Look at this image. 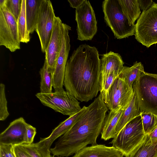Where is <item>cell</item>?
Listing matches in <instances>:
<instances>
[{"label": "cell", "instance_id": "obj_1", "mask_svg": "<svg viewBox=\"0 0 157 157\" xmlns=\"http://www.w3.org/2000/svg\"><path fill=\"white\" fill-rule=\"evenodd\" d=\"M101 60L94 46L80 45L74 50L65 67L66 91L81 102H88L100 91Z\"/></svg>", "mask_w": 157, "mask_h": 157}, {"label": "cell", "instance_id": "obj_2", "mask_svg": "<svg viewBox=\"0 0 157 157\" xmlns=\"http://www.w3.org/2000/svg\"><path fill=\"white\" fill-rule=\"evenodd\" d=\"M108 108L101 94L87 108L72 128L60 136L50 148L53 156L68 157L89 144L95 145Z\"/></svg>", "mask_w": 157, "mask_h": 157}, {"label": "cell", "instance_id": "obj_3", "mask_svg": "<svg viewBox=\"0 0 157 157\" xmlns=\"http://www.w3.org/2000/svg\"><path fill=\"white\" fill-rule=\"evenodd\" d=\"M132 87L140 113L157 116V74L144 71L133 82Z\"/></svg>", "mask_w": 157, "mask_h": 157}, {"label": "cell", "instance_id": "obj_4", "mask_svg": "<svg viewBox=\"0 0 157 157\" xmlns=\"http://www.w3.org/2000/svg\"><path fill=\"white\" fill-rule=\"evenodd\" d=\"M146 135L140 114L128 123L110 143L126 156L144 141Z\"/></svg>", "mask_w": 157, "mask_h": 157}, {"label": "cell", "instance_id": "obj_5", "mask_svg": "<svg viewBox=\"0 0 157 157\" xmlns=\"http://www.w3.org/2000/svg\"><path fill=\"white\" fill-rule=\"evenodd\" d=\"M102 6L105 22L115 38L121 39L134 34L135 25H129L118 0H104Z\"/></svg>", "mask_w": 157, "mask_h": 157}, {"label": "cell", "instance_id": "obj_6", "mask_svg": "<svg viewBox=\"0 0 157 157\" xmlns=\"http://www.w3.org/2000/svg\"><path fill=\"white\" fill-rule=\"evenodd\" d=\"M134 35L139 42L148 48L157 43V4L143 11L135 24Z\"/></svg>", "mask_w": 157, "mask_h": 157}, {"label": "cell", "instance_id": "obj_7", "mask_svg": "<svg viewBox=\"0 0 157 157\" xmlns=\"http://www.w3.org/2000/svg\"><path fill=\"white\" fill-rule=\"evenodd\" d=\"M36 96L44 105L64 115L71 116L82 109L78 100L64 89L49 94L38 93Z\"/></svg>", "mask_w": 157, "mask_h": 157}, {"label": "cell", "instance_id": "obj_8", "mask_svg": "<svg viewBox=\"0 0 157 157\" xmlns=\"http://www.w3.org/2000/svg\"><path fill=\"white\" fill-rule=\"evenodd\" d=\"M78 39L91 40L97 31V21L94 10L88 0H84L75 9Z\"/></svg>", "mask_w": 157, "mask_h": 157}, {"label": "cell", "instance_id": "obj_9", "mask_svg": "<svg viewBox=\"0 0 157 157\" xmlns=\"http://www.w3.org/2000/svg\"><path fill=\"white\" fill-rule=\"evenodd\" d=\"M20 42L15 18L5 6L0 7V45L14 52Z\"/></svg>", "mask_w": 157, "mask_h": 157}, {"label": "cell", "instance_id": "obj_10", "mask_svg": "<svg viewBox=\"0 0 157 157\" xmlns=\"http://www.w3.org/2000/svg\"><path fill=\"white\" fill-rule=\"evenodd\" d=\"M134 95L132 87L125 78L118 76L113 81L108 91L105 103L110 111L116 112L125 109Z\"/></svg>", "mask_w": 157, "mask_h": 157}, {"label": "cell", "instance_id": "obj_11", "mask_svg": "<svg viewBox=\"0 0 157 157\" xmlns=\"http://www.w3.org/2000/svg\"><path fill=\"white\" fill-rule=\"evenodd\" d=\"M55 16L49 0H42L36 31L40 40L42 52L45 53L52 35Z\"/></svg>", "mask_w": 157, "mask_h": 157}, {"label": "cell", "instance_id": "obj_12", "mask_svg": "<svg viewBox=\"0 0 157 157\" xmlns=\"http://www.w3.org/2000/svg\"><path fill=\"white\" fill-rule=\"evenodd\" d=\"M71 30L70 26L63 23L60 48L53 73V87L55 91L64 89L65 69L71 47L69 32Z\"/></svg>", "mask_w": 157, "mask_h": 157}, {"label": "cell", "instance_id": "obj_13", "mask_svg": "<svg viewBox=\"0 0 157 157\" xmlns=\"http://www.w3.org/2000/svg\"><path fill=\"white\" fill-rule=\"evenodd\" d=\"M87 108L84 106L77 113L69 117L61 122L52 131L48 137L41 138L38 142L35 143L37 149L43 155L50 156V147L54 141L64 134L76 123Z\"/></svg>", "mask_w": 157, "mask_h": 157}, {"label": "cell", "instance_id": "obj_14", "mask_svg": "<svg viewBox=\"0 0 157 157\" xmlns=\"http://www.w3.org/2000/svg\"><path fill=\"white\" fill-rule=\"evenodd\" d=\"M27 124L22 117L11 122L0 134V144L14 146L25 144Z\"/></svg>", "mask_w": 157, "mask_h": 157}, {"label": "cell", "instance_id": "obj_15", "mask_svg": "<svg viewBox=\"0 0 157 157\" xmlns=\"http://www.w3.org/2000/svg\"><path fill=\"white\" fill-rule=\"evenodd\" d=\"M62 23L60 18L56 16L51 39L45 52V59L47 61L49 69L52 73L60 48Z\"/></svg>", "mask_w": 157, "mask_h": 157}, {"label": "cell", "instance_id": "obj_16", "mask_svg": "<svg viewBox=\"0 0 157 157\" xmlns=\"http://www.w3.org/2000/svg\"><path fill=\"white\" fill-rule=\"evenodd\" d=\"M100 60V91L102 90L109 75L115 72L119 75L124 66V63L121 55L112 51L102 55Z\"/></svg>", "mask_w": 157, "mask_h": 157}, {"label": "cell", "instance_id": "obj_17", "mask_svg": "<svg viewBox=\"0 0 157 157\" xmlns=\"http://www.w3.org/2000/svg\"><path fill=\"white\" fill-rule=\"evenodd\" d=\"M122 153L115 147L103 144L91 145L81 150L72 157H124Z\"/></svg>", "mask_w": 157, "mask_h": 157}, {"label": "cell", "instance_id": "obj_18", "mask_svg": "<svg viewBox=\"0 0 157 157\" xmlns=\"http://www.w3.org/2000/svg\"><path fill=\"white\" fill-rule=\"evenodd\" d=\"M125 109H120L116 112L110 111L105 118L101 132V138L105 141L115 136L116 126Z\"/></svg>", "mask_w": 157, "mask_h": 157}, {"label": "cell", "instance_id": "obj_19", "mask_svg": "<svg viewBox=\"0 0 157 157\" xmlns=\"http://www.w3.org/2000/svg\"><path fill=\"white\" fill-rule=\"evenodd\" d=\"M125 157H157V140L151 141L147 134L144 141Z\"/></svg>", "mask_w": 157, "mask_h": 157}, {"label": "cell", "instance_id": "obj_20", "mask_svg": "<svg viewBox=\"0 0 157 157\" xmlns=\"http://www.w3.org/2000/svg\"><path fill=\"white\" fill-rule=\"evenodd\" d=\"M42 0H26V18L27 28L30 33L36 30Z\"/></svg>", "mask_w": 157, "mask_h": 157}, {"label": "cell", "instance_id": "obj_21", "mask_svg": "<svg viewBox=\"0 0 157 157\" xmlns=\"http://www.w3.org/2000/svg\"><path fill=\"white\" fill-rule=\"evenodd\" d=\"M118 0L122 13L127 19L129 25H135V21L140 16L141 12L138 0Z\"/></svg>", "mask_w": 157, "mask_h": 157}, {"label": "cell", "instance_id": "obj_22", "mask_svg": "<svg viewBox=\"0 0 157 157\" xmlns=\"http://www.w3.org/2000/svg\"><path fill=\"white\" fill-rule=\"evenodd\" d=\"M140 114V112L136 105V97L134 94L116 126L115 131V136L128 123Z\"/></svg>", "mask_w": 157, "mask_h": 157}, {"label": "cell", "instance_id": "obj_23", "mask_svg": "<svg viewBox=\"0 0 157 157\" xmlns=\"http://www.w3.org/2000/svg\"><path fill=\"white\" fill-rule=\"evenodd\" d=\"M144 72L141 63L136 61L131 67L124 66L119 76L125 78L129 86L132 87L133 82Z\"/></svg>", "mask_w": 157, "mask_h": 157}, {"label": "cell", "instance_id": "obj_24", "mask_svg": "<svg viewBox=\"0 0 157 157\" xmlns=\"http://www.w3.org/2000/svg\"><path fill=\"white\" fill-rule=\"evenodd\" d=\"M39 73L40 76V93L43 94L52 93L53 73L49 69L45 59Z\"/></svg>", "mask_w": 157, "mask_h": 157}, {"label": "cell", "instance_id": "obj_25", "mask_svg": "<svg viewBox=\"0 0 157 157\" xmlns=\"http://www.w3.org/2000/svg\"><path fill=\"white\" fill-rule=\"evenodd\" d=\"M26 4V0H22L21 10L17 23L20 41L27 43L30 41V33L27 28Z\"/></svg>", "mask_w": 157, "mask_h": 157}, {"label": "cell", "instance_id": "obj_26", "mask_svg": "<svg viewBox=\"0 0 157 157\" xmlns=\"http://www.w3.org/2000/svg\"><path fill=\"white\" fill-rule=\"evenodd\" d=\"M144 130L146 134L149 133L157 126V116L151 113H140Z\"/></svg>", "mask_w": 157, "mask_h": 157}, {"label": "cell", "instance_id": "obj_27", "mask_svg": "<svg viewBox=\"0 0 157 157\" xmlns=\"http://www.w3.org/2000/svg\"><path fill=\"white\" fill-rule=\"evenodd\" d=\"M9 115L7 107V101L5 92V86L3 83L0 84V120H5Z\"/></svg>", "mask_w": 157, "mask_h": 157}, {"label": "cell", "instance_id": "obj_28", "mask_svg": "<svg viewBox=\"0 0 157 157\" xmlns=\"http://www.w3.org/2000/svg\"><path fill=\"white\" fill-rule=\"evenodd\" d=\"M22 0H6L5 6L17 21L20 13Z\"/></svg>", "mask_w": 157, "mask_h": 157}, {"label": "cell", "instance_id": "obj_29", "mask_svg": "<svg viewBox=\"0 0 157 157\" xmlns=\"http://www.w3.org/2000/svg\"><path fill=\"white\" fill-rule=\"evenodd\" d=\"M115 72L110 73L108 76L102 90L100 91V94L105 103L106 101L109 90L115 79L119 76Z\"/></svg>", "mask_w": 157, "mask_h": 157}, {"label": "cell", "instance_id": "obj_30", "mask_svg": "<svg viewBox=\"0 0 157 157\" xmlns=\"http://www.w3.org/2000/svg\"><path fill=\"white\" fill-rule=\"evenodd\" d=\"M21 145L30 157H54L53 156L48 157L42 155L38 150L35 143L30 144H24Z\"/></svg>", "mask_w": 157, "mask_h": 157}, {"label": "cell", "instance_id": "obj_31", "mask_svg": "<svg viewBox=\"0 0 157 157\" xmlns=\"http://www.w3.org/2000/svg\"><path fill=\"white\" fill-rule=\"evenodd\" d=\"M0 157H16L13 146L0 144Z\"/></svg>", "mask_w": 157, "mask_h": 157}, {"label": "cell", "instance_id": "obj_32", "mask_svg": "<svg viewBox=\"0 0 157 157\" xmlns=\"http://www.w3.org/2000/svg\"><path fill=\"white\" fill-rule=\"evenodd\" d=\"M36 133V128L27 123L25 144H30L33 143Z\"/></svg>", "mask_w": 157, "mask_h": 157}, {"label": "cell", "instance_id": "obj_33", "mask_svg": "<svg viewBox=\"0 0 157 157\" xmlns=\"http://www.w3.org/2000/svg\"><path fill=\"white\" fill-rule=\"evenodd\" d=\"M13 148L16 157H30L21 145L13 146Z\"/></svg>", "mask_w": 157, "mask_h": 157}, {"label": "cell", "instance_id": "obj_34", "mask_svg": "<svg viewBox=\"0 0 157 157\" xmlns=\"http://www.w3.org/2000/svg\"><path fill=\"white\" fill-rule=\"evenodd\" d=\"M140 7L143 11H146L152 5L153 2L151 0H138Z\"/></svg>", "mask_w": 157, "mask_h": 157}, {"label": "cell", "instance_id": "obj_35", "mask_svg": "<svg viewBox=\"0 0 157 157\" xmlns=\"http://www.w3.org/2000/svg\"><path fill=\"white\" fill-rule=\"evenodd\" d=\"M84 1V0H68L70 6L75 9L80 6Z\"/></svg>", "mask_w": 157, "mask_h": 157}, {"label": "cell", "instance_id": "obj_36", "mask_svg": "<svg viewBox=\"0 0 157 157\" xmlns=\"http://www.w3.org/2000/svg\"><path fill=\"white\" fill-rule=\"evenodd\" d=\"M149 138L152 142L157 140V126L148 133Z\"/></svg>", "mask_w": 157, "mask_h": 157}]
</instances>
